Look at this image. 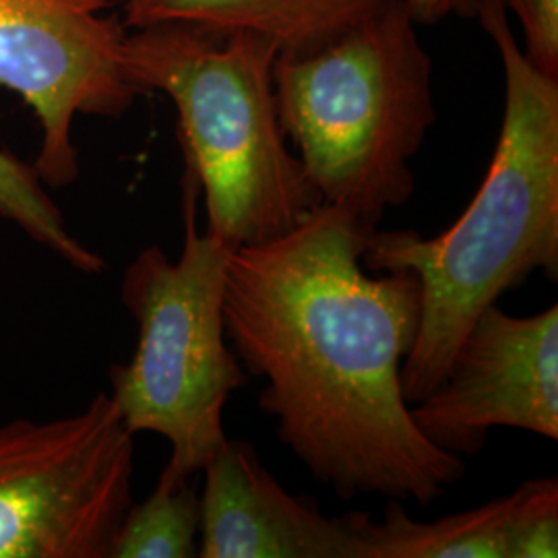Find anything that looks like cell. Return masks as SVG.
<instances>
[{"label":"cell","mask_w":558,"mask_h":558,"mask_svg":"<svg viewBox=\"0 0 558 558\" xmlns=\"http://www.w3.org/2000/svg\"><path fill=\"white\" fill-rule=\"evenodd\" d=\"M418 25H435L447 17L476 20L480 0H403Z\"/></svg>","instance_id":"9a60e30c"},{"label":"cell","mask_w":558,"mask_h":558,"mask_svg":"<svg viewBox=\"0 0 558 558\" xmlns=\"http://www.w3.org/2000/svg\"><path fill=\"white\" fill-rule=\"evenodd\" d=\"M383 519L356 513L366 558L558 557V480H527L507 497L437 521L387 499Z\"/></svg>","instance_id":"30bf717a"},{"label":"cell","mask_w":558,"mask_h":558,"mask_svg":"<svg viewBox=\"0 0 558 558\" xmlns=\"http://www.w3.org/2000/svg\"><path fill=\"white\" fill-rule=\"evenodd\" d=\"M135 435L108 393L0 424V558H110L133 505Z\"/></svg>","instance_id":"8992f818"},{"label":"cell","mask_w":558,"mask_h":558,"mask_svg":"<svg viewBox=\"0 0 558 558\" xmlns=\"http://www.w3.org/2000/svg\"><path fill=\"white\" fill-rule=\"evenodd\" d=\"M201 497L191 478L161 472L154 493L131 505L110 558L199 557Z\"/></svg>","instance_id":"7c38bea8"},{"label":"cell","mask_w":558,"mask_h":558,"mask_svg":"<svg viewBox=\"0 0 558 558\" xmlns=\"http://www.w3.org/2000/svg\"><path fill=\"white\" fill-rule=\"evenodd\" d=\"M89 2H94V4H98V7L104 9V7H108L112 0H89ZM124 2H129V0H124Z\"/></svg>","instance_id":"2e32d148"},{"label":"cell","mask_w":558,"mask_h":558,"mask_svg":"<svg viewBox=\"0 0 558 558\" xmlns=\"http://www.w3.org/2000/svg\"><path fill=\"white\" fill-rule=\"evenodd\" d=\"M377 228L320 203L279 239L230 253L223 323L278 439L343 499L380 495L428 507L468 463L420 433L401 366L420 327L410 271L368 276Z\"/></svg>","instance_id":"6da1fadb"},{"label":"cell","mask_w":558,"mask_h":558,"mask_svg":"<svg viewBox=\"0 0 558 558\" xmlns=\"http://www.w3.org/2000/svg\"><path fill=\"white\" fill-rule=\"evenodd\" d=\"M203 558H366L356 513L329 518L290 495L246 440L228 439L203 468Z\"/></svg>","instance_id":"9c48e42d"},{"label":"cell","mask_w":558,"mask_h":558,"mask_svg":"<svg viewBox=\"0 0 558 558\" xmlns=\"http://www.w3.org/2000/svg\"><path fill=\"white\" fill-rule=\"evenodd\" d=\"M278 46L246 32L154 25L126 34L124 57L143 94L174 101L186 177L207 228L232 251L279 239L319 207L317 189L288 149L274 94Z\"/></svg>","instance_id":"277c9868"},{"label":"cell","mask_w":558,"mask_h":558,"mask_svg":"<svg viewBox=\"0 0 558 558\" xmlns=\"http://www.w3.org/2000/svg\"><path fill=\"white\" fill-rule=\"evenodd\" d=\"M396 0H129L126 29L189 25L214 32H246L279 50L325 40Z\"/></svg>","instance_id":"8fae6325"},{"label":"cell","mask_w":558,"mask_h":558,"mask_svg":"<svg viewBox=\"0 0 558 558\" xmlns=\"http://www.w3.org/2000/svg\"><path fill=\"white\" fill-rule=\"evenodd\" d=\"M199 191L184 184V244L177 260L158 244L143 248L124 271L120 300L137 323L133 356L110 371L124 426L170 442L166 472L193 478L223 442V408L246 383L226 338L223 292L232 248L199 232Z\"/></svg>","instance_id":"5b68a950"},{"label":"cell","mask_w":558,"mask_h":558,"mask_svg":"<svg viewBox=\"0 0 558 558\" xmlns=\"http://www.w3.org/2000/svg\"><path fill=\"white\" fill-rule=\"evenodd\" d=\"M518 17L523 54L544 75L558 80V0H497Z\"/></svg>","instance_id":"5bb4252c"},{"label":"cell","mask_w":558,"mask_h":558,"mask_svg":"<svg viewBox=\"0 0 558 558\" xmlns=\"http://www.w3.org/2000/svg\"><path fill=\"white\" fill-rule=\"evenodd\" d=\"M0 218L13 221L32 240L50 248L77 271L96 276L106 260L75 239L34 166L0 147Z\"/></svg>","instance_id":"4fadbf2b"},{"label":"cell","mask_w":558,"mask_h":558,"mask_svg":"<svg viewBox=\"0 0 558 558\" xmlns=\"http://www.w3.org/2000/svg\"><path fill=\"white\" fill-rule=\"evenodd\" d=\"M476 20L505 73L499 141L478 193L439 236L375 230L362 255L368 271L420 281L418 336L399 375L410 405L439 385L484 308L536 271L558 276V80L525 59L497 0H480Z\"/></svg>","instance_id":"7a4b0ae2"},{"label":"cell","mask_w":558,"mask_h":558,"mask_svg":"<svg viewBox=\"0 0 558 558\" xmlns=\"http://www.w3.org/2000/svg\"><path fill=\"white\" fill-rule=\"evenodd\" d=\"M410 412L426 439L461 459L480 453L495 426L557 440V304L532 317L484 308L439 385Z\"/></svg>","instance_id":"ba28073f"},{"label":"cell","mask_w":558,"mask_h":558,"mask_svg":"<svg viewBox=\"0 0 558 558\" xmlns=\"http://www.w3.org/2000/svg\"><path fill=\"white\" fill-rule=\"evenodd\" d=\"M126 27L89 0H0V87L15 92L40 120L34 163L44 184L80 177L73 122L120 117L143 89L124 57Z\"/></svg>","instance_id":"52a82bcc"},{"label":"cell","mask_w":558,"mask_h":558,"mask_svg":"<svg viewBox=\"0 0 558 558\" xmlns=\"http://www.w3.org/2000/svg\"><path fill=\"white\" fill-rule=\"evenodd\" d=\"M396 0L325 40L279 50V124L320 201L377 228L414 193L410 161L437 120L433 60Z\"/></svg>","instance_id":"3957f363"}]
</instances>
